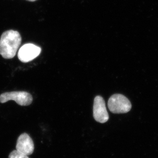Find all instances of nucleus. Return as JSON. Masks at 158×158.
I'll list each match as a JSON object with an SVG mask.
<instances>
[{
    "label": "nucleus",
    "instance_id": "obj_3",
    "mask_svg": "<svg viewBox=\"0 0 158 158\" xmlns=\"http://www.w3.org/2000/svg\"><path fill=\"white\" fill-rule=\"evenodd\" d=\"M10 100H15L20 106H27L32 103L33 98L30 93L25 91L6 92L0 95V102L1 103H5Z\"/></svg>",
    "mask_w": 158,
    "mask_h": 158
},
{
    "label": "nucleus",
    "instance_id": "obj_4",
    "mask_svg": "<svg viewBox=\"0 0 158 158\" xmlns=\"http://www.w3.org/2000/svg\"><path fill=\"white\" fill-rule=\"evenodd\" d=\"M41 52V48L32 44H26L19 49L18 58L23 63H28L37 57Z\"/></svg>",
    "mask_w": 158,
    "mask_h": 158
},
{
    "label": "nucleus",
    "instance_id": "obj_1",
    "mask_svg": "<svg viewBox=\"0 0 158 158\" xmlns=\"http://www.w3.org/2000/svg\"><path fill=\"white\" fill-rule=\"evenodd\" d=\"M21 42L22 37L19 32L13 30L4 32L0 39V54L6 59L14 58Z\"/></svg>",
    "mask_w": 158,
    "mask_h": 158
},
{
    "label": "nucleus",
    "instance_id": "obj_5",
    "mask_svg": "<svg viewBox=\"0 0 158 158\" xmlns=\"http://www.w3.org/2000/svg\"><path fill=\"white\" fill-rule=\"evenodd\" d=\"M93 116L96 121L102 123L107 122L109 120V114L106 109L105 100L100 96H97L94 99Z\"/></svg>",
    "mask_w": 158,
    "mask_h": 158
},
{
    "label": "nucleus",
    "instance_id": "obj_8",
    "mask_svg": "<svg viewBox=\"0 0 158 158\" xmlns=\"http://www.w3.org/2000/svg\"><path fill=\"white\" fill-rule=\"evenodd\" d=\"M27 1H28L30 2H34L35 1H36V0H27Z\"/></svg>",
    "mask_w": 158,
    "mask_h": 158
},
{
    "label": "nucleus",
    "instance_id": "obj_6",
    "mask_svg": "<svg viewBox=\"0 0 158 158\" xmlns=\"http://www.w3.org/2000/svg\"><path fill=\"white\" fill-rule=\"evenodd\" d=\"M34 143L31 138L26 133H23L18 138L16 150L26 155H30L34 151Z\"/></svg>",
    "mask_w": 158,
    "mask_h": 158
},
{
    "label": "nucleus",
    "instance_id": "obj_2",
    "mask_svg": "<svg viewBox=\"0 0 158 158\" xmlns=\"http://www.w3.org/2000/svg\"><path fill=\"white\" fill-rule=\"evenodd\" d=\"M108 107L115 114L126 113L131 110V105L127 97L120 94H114L109 98Z\"/></svg>",
    "mask_w": 158,
    "mask_h": 158
},
{
    "label": "nucleus",
    "instance_id": "obj_7",
    "mask_svg": "<svg viewBox=\"0 0 158 158\" xmlns=\"http://www.w3.org/2000/svg\"><path fill=\"white\" fill-rule=\"evenodd\" d=\"M8 158H29L28 156L19 152L17 150L12 151L9 155Z\"/></svg>",
    "mask_w": 158,
    "mask_h": 158
}]
</instances>
